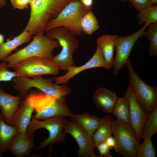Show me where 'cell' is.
Instances as JSON below:
<instances>
[{
    "instance_id": "obj_1",
    "label": "cell",
    "mask_w": 157,
    "mask_h": 157,
    "mask_svg": "<svg viewBox=\"0 0 157 157\" xmlns=\"http://www.w3.org/2000/svg\"><path fill=\"white\" fill-rule=\"evenodd\" d=\"M32 38L31 42L25 47L1 60L7 63L8 69L13 68L17 62L28 58L37 57L53 58V52L58 47V42L47 37L43 33L35 34Z\"/></svg>"
},
{
    "instance_id": "obj_2",
    "label": "cell",
    "mask_w": 157,
    "mask_h": 157,
    "mask_svg": "<svg viewBox=\"0 0 157 157\" xmlns=\"http://www.w3.org/2000/svg\"><path fill=\"white\" fill-rule=\"evenodd\" d=\"M92 7L84 6L80 0L71 2L61 11L57 16L48 23L45 33L53 28L62 27L75 36H81L83 32L81 26L82 19Z\"/></svg>"
},
{
    "instance_id": "obj_3",
    "label": "cell",
    "mask_w": 157,
    "mask_h": 157,
    "mask_svg": "<svg viewBox=\"0 0 157 157\" xmlns=\"http://www.w3.org/2000/svg\"><path fill=\"white\" fill-rule=\"evenodd\" d=\"M45 33L47 37L57 41L62 47L60 52L52 58L60 70L67 72L69 67L76 66L73 55L78 47L79 42L75 36L62 27L53 28Z\"/></svg>"
},
{
    "instance_id": "obj_4",
    "label": "cell",
    "mask_w": 157,
    "mask_h": 157,
    "mask_svg": "<svg viewBox=\"0 0 157 157\" xmlns=\"http://www.w3.org/2000/svg\"><path fill=\"white\" fill-rule=\"evenodd\" d=\"M53 78H45L42 76L32 78L16 77L12 81L16 91L22 97L27 95L28 91L35 88L47 94L51 95L58 99L69 95L71 89L65 84L57 85L53 83Z\"/></svg>"
},
{
    "instance_id": "obj_5",
    "label": "cell",
    "mask_w": 157,
    "mask_h": 157,
    "mask_svg": "<svg viewBox=\"0 0 157 157\" xmlns=\"http://www.w3.org/2000/svg\"><path fill=\"white\" fill-rule=\"evenodd\" d=\"M16 77L33 78L46 75H56L60 69L52 59L31 57L23 59L13 67Z\"/></svg>"
},
{
    "instance_id": "obj_6",
    "label": "cell",
    "mask_w": 157,
    "mask_h": 157,
    "mask_svg": "<svg viewBox=\"0 0 157 157\" xmlns=\"http://www.w3.org/2000/svg\"><path fill=\"white\" fill-rule=\"evenodd\" d=\"M37 113L32 118L44 120L58 117H71L73 113L66 104L65 97L58 99L54 97L40 92L34 100Z\"/></svg>"
},
{
    "instance_id": "obj_7",
    "label": "cell",
    "mask_w": 157,
    "mask_h": 157,
    "mask_svg": "<svg viewBox=\"0 0 157 157\" xmlns=\"http://www.w3.org/2000/svg\"><path fill=\"white\" fill-rule=\"evenodd\" d=\"M126 65L129 72V84L138 103L149 115L157 107V88L147 85L140 78L134 70L129 58Z\"/></svg>"
},
{
    "instance_id": "obj_8",
    "label": "cell",
    "mask_w": 157,
    "mask_h": 157,
    "mask_svg": "<svg viewBox=\"0 0 157 157\" xmlns=\"http://www.w3.org/2000/svg\"><path fill=\"white\" fill-rule=\"evenodd\" d=\"M43 120L32 118L26 129V131L34 132L38 129L43 128L49 131L48 137L41 143L37 149L44 148L57 142H66L64 131L68 121L65 117H54Z\"/></svg>"
},
{
    "instance_id": "obj_9",
    "label": "cell",
    "mask_w": 157,
    "mask_h": 157,
    "mask_svg": "<svg viewBox=\"0 0 157 157\" xmlns=\"http://www.w3.org/2000/svg\"><path fill=\"white\" fill-rule=\"evenodd\" d=\"M112 131L117 143L115 151L123 157H136L140 144L130 125L116 119L113 122Z\"/></svg>"
},
{
    "instance_id": "obj_10",
    "label": "cell",
    "mask_w": 157,
    "mask_h": 157,
    "mask_svg": "<svg viewBox=\"0 0 157 157\" xmlns=\"http://www.w3.org/2000/svg\"><path fill=\"white\" fill-rule=\"evenodd\" d=\"M75 0H33L30 6V19L41 24H47L56 17L69 3Z\"/></svg>"
},
{
    "instance_id": "obj_11",
    "label": "cell",
    "mask_w": 157,
    "mask_h": 157,
    "mask_svg": "<svg viewBox=\"0 0 157 157\" xmlns=\"http://www.w3.org/2000/svg\"><path fill=\"white\" fill-rule=\"evenodd\" d=\"M150 24L145 23L140 30L129 36L123 37L117 35L115 40L116 54L113 59V74L117 76L120 70L126 65L133 47L138 39L143 36V33Z\"/></svg>"
},
{
    "instance_id": "obj_12",
    "label": "cell",
    "mask_w": 157,
    "mask_h": 157,
    "mask_svg": "<svg viewBox=\"0 0 157 157\" xmlns=\"http://www.w3.org/2000/svg\"><path fill=\"white\" fill-rule=\"evenodd\" d=\"M65 134L71 135L78 146L77 154L81 157H97L94 152L95 147L92 137L74 120L67 121L65 127Z\"/></svg>"
},
{
    "instance_id": "obj_13",
    "label": "cell",
    "mask_w": 157,
    "mask_h": 157,
    "mask_svg": "<svg viewBox=\"0 0 157 157\" xmlns=\"http://www.w3.org/2000/svg\"><path fill=\"white\" fill-rule=\"evenodd\" d=\"M129 103L130 125L137 141L140 142L142 131L149 116L138 101L133 89L129 84L124 95Z\"/></svg>"
},
{
    "instance_id": "obj_14",
    "label": "cell",
    "mask_w": 157,
    "mask_h": 157,
    "mask_svg": "<svg viewBox=\"0 0 157 157\" xmlns=\"http://www.w3.org/2000/svg\"><path fill=\"white\" fill-rule=\"evenodd\" d=\"M101 67L106 69V65L99 46L97 45L96 51L92 58L85 63L79 67H69L64 75L53 78L57 85L65 84L76 75L84 70Z\"/></svg>"
},
{
    "instance_id": "obj_15",
    "label": "cell",
    "mask_w": 157,
    "mask_h": 157,
    "mask_svg": "<svg viewBox=\"0 0 157 157\" xmlns=\"http://www.w3.org/2000/svg\"><path fill=\"white\" fill-rule=\"evenodd\" d=\"M20 102L19 108L13 119L11 126H15L17 134L26 132L34 110L35 109L33 103L28 95Z\"/></svg>"
},
{
    "instance_id": "obj_16",
    "label": "cell",
    "mask_w": 157,
    "mask_h": 157,
    "mask_svg": "<svg viewBox=\"0 0 157 157\" xmlns=\"http://www.w3.org/2000/svg\"><path fill=\"white\" fill-rule=\"evenodd\" d=\"M34 133V132L26 131L17 134L10 144L8 151L16 157L29 156L35 147Z\"/></svg>"
},
{
    "instance_id": "obj_17",
    "label": "cell",
    "mask_w": 157,
    "mask_h": 157,
    "mask_svg": "<svg viewBox=\"0 0 157 157\" xmlns=\"http://www.w3.org/2000/svg\"><path fill=\"white\" fill-rule=\"evenodd\" d=\"M20 96H14L4 92L0 88V114L3 121L11 125L21 99Z\"/></svg>"
},
{
    "instance_id": "obj_18",
    "label": "cell",
    "mask_w": 157,
    "mask_h": 157,
    "mask_svg": "<svg viewBox=\"0 0 157 157\" xmlns=\"http://www.w3.org/2000/svg\"><path fill=\"white\" fill-rule=\"evenodd\" d=\"M118 98L115 93L100 87L94 93L92 101L96 106L104 113H111Z\"/></svg>"
},
{
    "instance_id": "obj_19",
    "label": "cell",
    "mask_w": 157,
    "mask_h": 157,
    "mask_svg": "<svg viewBox=\"0 0 157 157\" xmlns=\"http://www.w3.org/2000/svg\"><path fill=\"white\" fill-rule=\"evenodd\" d=\"M117 35H104L97 39V45L99 47L105 61L107 69L113 65L115 40Z\"/></svg>"
},
{
    "instance_id": "obj_20",
    "label": "cell",
    "mask_w": 157,
    "mask_h": 157,
    "mask_svg": "<svg viewBox=\"0 0 157 157\" xmlns=\"http://www.w3.org/2000/svg\"><path fill=\"white\" fill-rule=\"evenodd\" d=\"M32 37L29 32L24 29L22 33L13 39L8 38L0 47V61L10 55L19 46L30 41Z\"/></svg>"
},
{
    "instance_id": "obj_21",
    "label": "cell",
    "mask_w": 157,
    "mask_h": 157,
    "mask_svg": "<svg viewBox=\"0 0 157 157\" xmlns=\"http://www.w3.org/2000/svg\"><path fill=\"white\" fill-rule=\"evenodd\" d=\"M17 133V128L6 123L0 114V157L8 151V147Z\"/></svg>"
},
{
    "instance_id": "obj_22",
    "label": "cell",
    "mask_w": 157,
    "mask_h": 157,
    "mask_svg": "<svg viewBox=\"0 0 157 157\" xmlns=\"http://www.w3.org/2000/svg\"><path fill=\"white\" fill-rule=\"evenodd\" d=\"M71 118L92 137L101 119V118L91 115L87 112L80 114L73 113Z\"/></svg>"
},
{
    "instance_id": "obj_23",
    "label": "cell",
    "mask_w": 157,
    "mask_h": 157,
    "mask_svg": "<svg viewBox=\"0 0 157 157\" xmlns=\"http://www.w3.org/2000/svg\"><path fill=\"white\" fill-rule=\"evenodd\" d=\"M114 121L113 117L107 115L101 118L99 125L92 137L96 146L104 142L106 138L112 133V124Z\"/></svg>"
},
{
    "instance_id": "obj_24",
    "label": "cell",
    "mask_w": 157,
    "mask_h": 157,
    "mask_svg": "<svg viewBox=\"0 0 157 157\" xmlns=\"http://www.w3.org/2000/svg\"><path fill=\"white\" fill-rule=\"evenodd\" d=\"M111 113L116 119L130 125L129 103L125 96L118 97Z\"/></svg>"
},
{
    "instance_id": "obj_25",
    "label": "cell",
    "mask_w": 157,
    "mask_h": 157,
    "mask_svg": "<svg viewBox=\"0 0 157 157\" xmlns=\"http://www.w3.org/2000/svg\"><path fill=\"white\" fill-rule=\"evenodd\" d=\"M157 133V107L149 115V116L142 128L141 139L144 140L151 138Z\"/></svg>"
},
{
    "instance_id": "obj_26",
    "label": "cell",
    "mask_w": 157,
    "mask_h": 157,
    "mask_svg": "<svg viewBox=\"0 0 157 157\" xmlns=\"http://www.w3.org/2000/svg\"><path fill=\"white\" fill-rule=\"evenodd\" d=\"M81 26L83 33L89 36L100 28L99 22L92 10L88 12L83 17Z\"/></svg>"
},
{
    "instance_id": "obj_27",
    "label": "cell",
    "mask_w": 157,
    "mask_h": 157,
    "mask_svg": "<svg viewBox=\"0 0 157 157\" xmlns=\"http://www.w3.org/2000/svg\"><path fill=\"white\" fill-rule=\"evenodd\" d=\"M147 27L143 36H146L149 41V55L155 56L157 55V23L150 24Z\"/></svg>"
},
{
    "instance_id": "obj_28",
    "label": "cell",
    "mask_w": 157,
    "mask_h": 157,
    "mask_svg": "<svg viewBox=\"0 0 157 157\" xmlns=\"http://www.w3.org/2000/svg\"><path fill=\"white\" fill-rule=\"evenodd\" d=\"M136 15L140 24L144 23H157V5L142 9Z\"/></svg>"
},
{
    "instance_id": "obj_29",
    "label": "cell",
    "mask_w": 157,
    "mask_h": 157,
    "mask_svg": "<svg viewBox=\"0 0 157 157\" xmlns=\"http://www.w3.org/2000/svg\"><path fill=\"white\" fill-rule=\"evenodd\" d=\"M156 153L152 144L151 138L144 140L139 144L136 157H155Z\"/></svg>"
},
{
    "instance_id": "obj_30",
    "label": "cell",
    "mask_w": 157,
    "mask_h": 157,
    "mask_svg": "<svg viewBox=\"0 0 157 157\" xmlns=\"http://www.w3.org/2000/svg\"><path fill=\"white\" fill-rule=\"evenodd\" d=\"M1 61L0 63V83L12 81L16 77L15 72L9 71L7 67V63L4 61Z\"/></svg>"
},
{
    "instance_id": "obj_31",
    "label": "cell",
    "mask_w": 157,
    "mask_h": 157,
    "mask_svg": "<svg viewBox=\"0 0 157 157\" xmlns=\"http://www.w3.org/2000/svg\"><path fill=\"white\" fill-rule=\"evenodd\" d=\"M121 1L123 2L129 1L132 6L139 11L142 8L153 5L149 0H121Z\"/></svg>"
},
{
    "instance_id": "obj_32",
    "label": "cell",
    "mask_w": 157,
    "mask_h": 157,
    "mask_svg": "<svg viewBox=\"0 0 157 157\" xmlns=\"http://www.w3.org/2000/svg\"><path fill=\"white\" fill-rule=\"evenodd\" d=\"M96 147L99 153V157L102 156L105 157H113L110 152V149L104 141L99 143Z\"/></svg>"
},
{
    "instance_id": "obj_33",
    "label": "cell",
    "mask_w": 157,
    "mask_h": 157,
    "mask_svg": "<svg viewBox=\"0 0 157 157\" xmlns=\"http://www.w3.org/2000/svg\"><path fill=\"white\" fill-rule=\"evenodd\" d=\"M32 0H10L11 4L15 9L22 10L27 8Z\"/></svg>"
},
{
    "instance_id": "obj_34",
    "label": "cell",
    "mask_w": 157,
    "mask_h": 157,
    "mask_svg": "<svg viewBox=\"0 0 157 157\" xmlns=\"http://www.w3.org/2000/svg\"><path fill=\"white\" fill-rule=\"evenodd\" d=\"M104 142L110 149L113 148L115 151L117 149V143L116 139L111 135H108L106 138Z\"/></svg>"
},
{
    "instance_id": "obj_35",
    "label": "cell",
    "mask_w": 157,
    "mask_h": 157,
    "mask_svg": "<svg viewBox=\"0 0 157 157\" xmlns=\"http://www.w3.org/2000/svg\"><path fill=\"white\" fill-rule=\"evenodd\" d=\"M81 3L85 6L88 7H92L93 0H80Z\"/></svg>"
},
{
    "instance_id": "obj_36",
    "label": "cell",
    "mask_w": 157,
    "mask_h": 157,
    "mask_svg": "<svg viewBox=\"0 0 157 157\" xmlns=\"http://www.w3.org/2000/svg\"><path fill=\"white\" fill-rule=\"evenodd\" d=\"M6 5V0H0V8L5 6Z\"/></svg>"
},
{
    "instance_id": "obj_37",
    "label": "cell",
    "mask_w": 157,
    "mask_h": 157,
    "mask_svg": "<svg viewBox=\"0 0 157 157\" xmlns=\"http://www.w3.org/2000/svg\"><path fill=\"white\" fill-rule=\"evenodd\" d=\"M4 42V36L0 33V47Z\"/></svg>"
},
{
    "instance_id": "obj_38",
    "label": "cell",
    "mask_w": 157,
    "mask_h": 157,
    "mask_svg": "<svg viewBox=\"0 0 157 157\" xmlns=\"http://www.w3.org/2000/svg\"><path fill=\"white\" fill-rule=\"evenodd\" d=\"M150 2L153 4H154L157 2V0H149Z\"/></svg>"
},
{
    "instance_id": "obj_39",
    "label": "cell",
    "mask_w": 157,
    "mask_h": 157,
    "mask_svg": "<svg viewBox=\"0 0 157 157\" xmlns=\"http://www.w3.org/2000/svg\"></svg>"
}]
</instances>
